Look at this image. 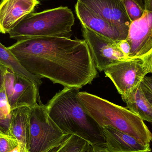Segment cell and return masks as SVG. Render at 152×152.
I'll return each instance as SVG.
<instances>
[{"label":"cell","mask_w":152,"mask_h":152,"mask_svg":"<svg viewBox=\"0 0 152 152\" xmlns=\"http://www.w3.org/2000/svg\"><path fill=\"white\" fill-rule=\"evenodd\" d=\"M8 48L28 72L64 87L82 88L97 76L94 59L85 40L34 37L17 41Z\"/></svg>","instance_id":"6da1fadb"},{"label":"cell","mask_w":152,"mask_h":152,"mask_svg":"<svg viewBox=\"0 0 152 152\" xmlns=\"http://www.w3.org/2000/svg\"><path fill=\"white\" fill-rule=\"evenodd\" d=\"M80 89L64 87L48 102L47 112L66 134L77 136L90 145L106 147L102 128L86 112L78 99Z\"/></svg>","instance_id":"7a4b0ae2"},{"label":"cell","mask_w":152,"mask_h":152,"mask_svg":"<svg viewBox=\"0 0 152 152\" xmlns=\"http://www.w3.org/2000/svg\"><path fill=\"white\" fill-rule=\"evenodd\" d=\"M77 98L86 112L102 128L110 126L144 142L152 141V134L143 121L126 107L87 92L79 91Z\"/></svg>","instance_id":"3957f363"},{"label":"cell","mask_w":152,"mask_h":152,"mask_svg":"<svg viewBox=\"0 0 152 152\" xmlns=\"http://www.w3.org/2000/svg\"><path fill=\"white\" fill-rule=\"evenodd\" d=\"M75 21L71 9L60 6L28 14L9 33V35L17 41L46 37L71 38Z\"/></svg>","instance_id":"277c9868"},{"label":"cell","mask_w":152,"mask_h":152,"mask_svg":"<svg viewBox=\"0 0 152 152\" xmlns=\"http://www.w3.org/2000/svg\"><path fill=\"white\" fill-rule=\"evenodd\" d=\"M67 136L51 118L46 105L37 103L30 108L28 152H48Z\"/></svg>","instance_id":"5b68a950"},{"label":"cell","mask_w":152,"mask_h":152,"mask_svg":"<svg viewBox=\"0 0 152 152\" xmlns=\"http://www.w3.org/2000/svg\"><path fill=\"white\" fill-rule=\"evenodd\" d=\"M114 84L121 97H126L146 76L141 59H129L108 67L104 71Z\"/></svg>","instance_id":"8992f818"},{"label":"cell","mask_w":152,"mask_h":152,"mask_svg":"<svg viewBox=\"0 0 152 152\" xmlns=\"http://www.w3.org/2000/svg\"><path fill=\"white\" fill-rule=\"evenodd\" d=\"M81 26L82 35L89 47L96 68L99 71H104L115 63L129 59L119 49L118 41L109 39L84 26Z\"/></svg>","instance_id":"52a82bcc"},{"label":"cell","mask_w":152,"mask_h":152,"mask_svg":"<svg viewBox=\"0 0 152 152\" xmlns=\"http://www.w3.org/2000/svg\"><path fill=\"white\" fill-rule=\"evenodd\" d=\"M3 86L11 111L24 106L31 108L37 104V101L41 104L36 85L8 69L4 74Z\"/></svg>","instance_id":"ba28073f"},{"label":"cell","mask_w":152,"mask_h":152,"mask_svg":"<svg viewBox=\"0 0 152 152\" xmlns=\"http://www.w3.org/2000/svg\"><path fill=\"white\" fill-rule=\"evenodd\" d=\"M127 41L131 50L129 59H142L152 50V11H145L142 17L131 22Z\"/></svg>","instance_id":"9c48e42d"},{"label":"cell","mask_w":152,"mask_h":152,"mask_svg":"<svg viewBox=\"0 0 152 152\" xmlns=\"http://www.w3.org/2000/svg\"><path fill=\"white\" fill-rule=\"evenodd\" d=\"M118 28L127 37L131 23L122 0H77Z\"/></svg>","instance_id":"30bf717a"},{"label":"cell","mask_w":152,"mask_h":152,"mask_svg":"<svg viewBox=\"0 0 152 152\" xmlns=\"http://www.w3.org/2000/svg\"><path fill=\"white\" fill-rule=\"evenodd\" d=\"M39 3L38 0H2L0 3V33L9 34Z\"/></svg>","instance_id":"8fae6325"},{"label":"cell","mask_w":152,"mask_h":152,"mask_svg":"<svg viewBox=\"0 0 152 152\" xmlns=\"http://www.w3.org/2000/svg\"><path fill=\"white\" fill-rule=\"evenodd\" d=\"M75 9L81 26L114 41L127 39L126 37L118 28L85 7L80 2L77 1Z\"/></svg>","instance_id":"7c38bea8"},{"label":"cell","mask_w":152,"mask_h":152,"mask_svg":"<svg viewBox=\"0 0 152 152\" xmlns=\"http://www.w3.org/2000/svg\"><path fill=\"white\" fill-rule=\"evenodd\" d=\"M106 148L109 152H151L150 143L110 126L102 128Z\"/></svg>","instance_id":"4fadbf2b"},{"label":"cell","mask_w":152,"mask_h":152,"mask_svg":"<svg viewBox=\"0 0 152 152\" xmlns=\"http://www.w3.org/2000/svg\"><path fill=\"white\" fill-rule=\"evenodd\" d=\"M30 108L27 106L11 111L10 131L18 143L20 152H28Z\"/></svg>","instance_id":"5bb4252c"},{"label":"cell","mask_w":152,"mask_h":152,"mask_svg":"<svg viewBox=\"0 0 152 152\" xmlns=\"http://www.w3.org/2000/svg\"><path fill=\"white\" fill-rule=\"evenodd\" d=\"M122 99L129 110L139 116L143 121L152 123V106L144 95L140 85L130 94Z\"/></svg>","instance_id":"9a60e30c"},{"label":"cell","mask_w":152,"mask_h":152,"mask_svg":"<svg viewBox=\"0 0 152 152\" xmlns=\"http://www.w3.org/2000/svg\"><path fill=\"white\" fill-rule=\"evenodd\" d=\"M0 64L6 67L10 71L27 79L34 82L39 89L42 85V80L28 72L20 65L13 53L0 42Z\"/></svg>","instance_id":"2e32d148"},{"label":"cell","mask_w":152,"mask_h":152,"mask_svg":"<svg viewBox=\"0 0 152 152\" xmlns=\"http://www.w3.org/2000/svg\"><path fill=\"white\" fill-rule=\"evenodd\" d=\"M90 144L76 135H69L62 143L47 152H87Z\"/></svg>","instance_id":"e0dca14e"},{"label":"cell","mask_w":152,"mask_h":152,"mask_svg":"<svg viewBox=\"0 0 152 152\" xmlns=\"http://www.w3.org/2000/svg\"><path fill=\"white\" fill-rule=\"evenodd\" d=\"M131 22L141 18L145 12L142 0H122Z\"/></svg>","instance_id":"ac0fdd59"},{"label":"cell","mask_w":152,"mask_h":152,"mask_svg":"<svg viewBox=\"0 0 152 152\" xmlns=\"http://www.w3.org/2000/svg\"><path fill=\"white\" fill-rule=\"evenodd\" d=\"M18 146V143L15 137L0 133V152H10Z\"/></svg>","instance_id":"d6986e66"},{"label":"cell","mask_w":152,"mask_h":152,"mask_svg":"<svg viewBox=\"0 0 152 152\" xmlns=\"http://www.w3.org/2000/svg\"><path fill=\"white\" fill-rule=\"evenodd\" d=\"M11 110L8 104L4 86L0 90V118L2 119H10Z\"/></svg>","instance_id":"ffe728a7"},{"label":"cell","mask_w":152,"mask_h":152,"mask_svg":"<svg viewBox=\"0 0 152 152\" xmlns=\"http://www.w3.org/2000/svg\"><path fill=\"white\" fill-rule=\"evenodd\" d=\"M140 85L144 95L152 106V76H145Z\"/></svg>","instance_id":"44dd1931"},{"label":"cell","mask_w":152,"mask_h":152,"mask_svg":"<svg viewBox=\"0 0 152 152\" xmlns=\"http://www.w3.org/2000/svg\"><path fill=\"white\" fill-rule=\"evenodd\" d=\"M117 45L120 50L125 55L127 58L129 59V56L130 54L131 47L130 44L127 41L126 39L118 41L117 42Z\"/></svg>","instance_id":"7402d4cb"},{"label":"cell","mask_w":152,"mask_h":152,"mask_svg":"<svg viewBox=\"0 0 152 152\" xmlns=\"http://www.w3.org/2000/svg\"><path fill=\"white\" fill-rule=\"evenodd\" d=\"M144 69L146 75L152 74V50L147 56L142 59Z\"/></svg>","instance_id":"603a6c76"},{"label":"cell","mask_w":152,"mask_h":152,"mask_svg":"<svg viewBox=\"0 0 152 152\" xmlns=\"http://www.w3.org/2000/svg\"><path fill=\"white\" fill-rule=\"evenodd\" d=\"M10 119H4L0 118V133L11 135L10 131Z\"/></svg>","instance_id":"cb8c5ba5"},{"label":"cell","mask_w":152,"mask_h":152,"mask_svg":"<svg viewBox=\"0 0 152 152\" xmlns=\"http://www.w3.org/2000/svg\"><path fill=\"white\" fill-rule=\"evenodd\" d=\"M87 152H109L105 147L90 145Z\"/></svg>","instance_id":"d4e9b609"},{"label":"cell","mask_w":152,"mask_h":152,"mask_svg":"<svg viewBox=\"0 0 152 152\" xmlns=\"http://www.w3.org/2000/svg\"><path fill=\"white\" fill-rule=\"evenodd\" d=\"M145 10L152 11V0H144Z\"/></svg>","instance_id":"484cf974"},{"label":"cell","mask_w":152,"mask_h":152,"mask_svg":"<svg viewBox=\"0 0 152 152\" xmlns=\"http://www.w3.org/2000/svg\"><path fill=\"white\" fill-rule=\"evenodd\" d=\"M7 69H8L6 67L0 64V75L5 73Z\"/></svg>","instance_id":"4316f807"},{"label":"cell","mask_w":152,"mask_h":152,"mask_svg":"<svg viewBox=\"0 0 152 152\" xmlns=\"http://www.w3.org/2000/svg\"><path fill=\"white\" fill-rule=\"evenodd\" d=\"M5 73L1 74V75H0V90H1V88H2L3 86L4 80V75Z\"/></svg>","instance_id":"83f0119b"},{"label":"cell","mask_w":152,"mask_h":152,"mask_svg":"<svg viewBox=\"0 0 152 152\" xmlns=\"http://www.w3.org/2000/svg\"><path fill=\"white\" fill-rule=\"evenodd\" d=\"M10 152H20V149L18 146L17 148H15V149Z\"/></svg>","instance_id":"f1b7e54d"}]
</instances>
